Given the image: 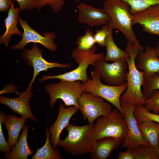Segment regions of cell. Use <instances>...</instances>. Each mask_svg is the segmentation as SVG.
Listing matches in <instances>:
<instances>
[{"mask_svg": "<svg viewBox=\"0 0 159 159\" xmlns=\"http://www.w3.org/2000/svg\"><path fill=\"white\" fill-rule=\"evenodd\" d=\"M144 47L140 45H133L127 42L126 51L129 57L125 60L128 66L126 82L127 87L125 92L120 97V101L136 105H144L145 99L141 90L144 79L143 71H140L135 65V58L139 51L143 50Z\"/></svg>", "mask_w": 159, "mask_h": 159, "instance_id": "cell-1", "label": "cell"}, {"mask_svg": "<svg viewBox=\"0 0 159 159\" xmlns=\"http://www.w3.org/2000/svg\"><path fill=\"white\" fill-rule=\"evenodd\" d=\"M103 8L108 13L110 20L106 25L109 27L120 31L127 42L140 45L132 28L133 16L130 12V6L121 0H105Z\"/></svg>", "mask_w": 159, "mask_h": 159, "instance_id": "cell-2", "label": "cell"}, {"mask_svg": "<svg viewBox=\"0 0 159 159\" xmlns=\"http://www.w3.org/2000/svg\"><path fill=\"white\" fill-rule=\"evenodd\" d=\"M95 123L77 126L69 123L65 128L68 134L57 145L66 151L75 156L90 153L93 149L96 140L94 137Z\"/></svg>", "mask_w": 159, "mask_h": 159, "instance_id": "cell-3", "label": "cell"}, {"mask_svg": "<svg viewBox=\"0 0 159 159\" xmlns=\"http://www.w3.org/2000/svg\"><path fill=\"white\" fill-rule=\"evenodd\" d=\"M97 47L95 45L88 51H83L78 47L72 52L71 56L74 61L78 64V67L75 69L63 74L54 76L44 74L42 78L38 79L40 82L52 79H56L66 81L80 80L83 83H86L90 79L88 77L87 69L91 65L93 66L97 60L104 57L105 53H95Z\"/></svg>", "mask_w": 159, "mask_h": 159, "instance_id": "cell-4", "label": "cell"}, {"mask_svg": "<svg viewBox=\"0 0 159 159\" xmlns=\"http://www.w3.org/2000/svg\"><path fill=\"white\" fill-rule=\"evenodd\" d=\"M127 133L125 118L117 108L107 115L99 117L95 123L94 137L96 140L104 138L112 137L123 141Z\"/></svg>", "mask_w": 159, "mask_h": 159, "instance_id": "cell-5", "label": "cell"}, {"mask_svg": "<svg viewBox=\"0 0 159 159\" xmlns=\"http://www.w3.org/2000/svg\"><path fill=\"white\" fill-rule=\"evenodd\" d=\"M91 79L82 84L83 92H89L100 97L117 109L124 117L125 114L120 102V97L126 90L127 83L118 86H112L102 84L100 76L95 69L91 72Z\"/></svg>", "mask_w": 159, "mask_h": 159, "instance_id": "cell-6", "label": "cell"}, {"mask_svg": "<svg viewBox=\"0 0 159 159\" xmlns=\"http://www.w3.org/2000/svg\"><path fill=\"white\" fill-rule=\"evenodd\" d=\"M81 81L61 80L57 83L48 84L45 86L50 97L49 103L52 108L57 100L61 99L65 107L75 106L79 109L78 100L83 92Z\"/></svg>", "mask_w": 159, "mask_h": 159, "instance_id": "cell-7", "label": "cell"}, {"mask_svg": "<svg viewBox=\"0 0 159 159\" xmlns=\"http://www.w3.org/2000/svg\"><path fill=\"white\" fill-rule=\"evenodd\" d=\"M103 57L94 63V69L107 85L118 86L126 82L127 64L124 59H120L109 63Z\"/></svg>", "mask_w": 159, "mask_h": 159, "instance_id": "cell-8", "label": "cell"}, {"mask_svg": "<svg viewBox=\"0 0 159 159\" xmlns=\"http://www.w3.org/2000/svg\"><path fill=\"white\" fill-rule=\"evenodd\" d=\"M79 110L82 117L92 124L99 117L106 116L112 110V105L104 99L89 92H84L78 100Z\"/></svg>", "mask_w": 159, "mask_h": 159, "instance_id": "cell-9", "label": "cell"}, {"mask_svg": "<svg viewBox=\"0 0 159 159\" xmlns=\"http://www.w3.org/2000/svg\"><path fill=\"white\" fill-rule=\"evenodd\" d=\"M19 22L24 30L22 38L19 42L11 47L14 49H22L29 43H39L52 52H55L58 47L54 42L56 38L55 33L53 32H44L42 36L34 30L21 17L18 16Z\"/></svg>", "mask_w": 159, "mask_h": 159, "instance_id": "cell-10", "label": "cell"}, {"mask_svg": "<svg viewBox=\"0 0 159 159\" xmlns=\"http://www.w3.org/2000/svg\"><path fill=\"white\" fill-rule=\"evenodd\" d=\"M23 49L22 57L24 61L34 69L33 77L29 85H32L36 77L41 72L47 71L54 67L69 68L71 66V63L65 64L47 61L42 57V50L39 47L37 43H34L30 49L24 48Z\"/></svg>", "mask_w": 159, "mask_h": 159, "instance_id": "cell-11", "label": "cell"}, {"mask_svg": "<svg viewBox=\"0 0 159 159\" xmlns=\"http://www.w3.org/2000/svg\"><path fill=\"white\" fill-rule=\"evenodd\" d=\"M120 102L124 112V117L127 127V134L122 142V147L132 149L140 145L150 144L145 140L139 129L134 114L136 105L122 101Z\"/></svg>", "mask_w": 159, "mask_h": 159, "instance_id": "cell-12", "label": "cell"}, {"mask_svg": "<svg viewBox=\"0 0 159 159\" xmlns=\"http://www.w3.org/2000/svg\"><path fill=\"white\" fill-rule=\"evenodd\" d=\"M78 21L90 27L106 25L110 20L108 13L103 8L100 9L82 3L77 6Z\"/></svg>", "mask_w": 159, "mask_h": 159, "instance_id": "cell-13", "label": "cell"}, {"mask_svg": "<svg viewBox=\"0 0 159 159\" xmlns=\"http://www.w3.org/2000/svg\"><path fill=\"white\" fill-rule=\"evenodd\" d=\"M32 87V85H29L26 90L21 92L16 98L1 96L0 103L7 106L14 112L37 122V120L32 114L29 104L30 100L33 97Z\"/></svg>", "mask_w": 159, "mask_h": 159, "instance_id": "cell-14", "label": "cell"}, {"mask_svg": "<svg viewBox=\"0 0 159 159\" xmlns=\"http://www.w3.org/2000/svg\"><path fill=\"white\" fill-rule=\"evenodd\" d=\"M133 16L132 26L139 24L144 32L159 36V4L151 5Z\"/></svg>", "mask_w": 159, "mask_h": 159, "instance_id": "cell-15", "label": "cell"}, {"mask_svg": "<svg viewBox=\"0 0 159 159\" xmlns=\"http://www.w3.org/2000/svg\"><path fill=\"white\" fill-rule=\"evenodd\" d=\"M79 110L76 106H72L66 108L62 103H60L57 119L49 130L51 134L50 139V142L52 144L54 149H56L61 140L60 135L62 131L68 124L71 117Z\"/></svg>", "mask_w": 159, "mask_h": 159, "instance_id": "cell-16", "label": "cell"}, {"mask_svg": "<svg viewBox=\"0 0 159 159\" xmlns=\"http://www.w3.org/2000/svg\"><path fill=\"white\" fill-rule=\"evenodd\" d=\"M135 61L136 68L144 72V77L155 73L159 74V58L154 48L148 46L144 50H140Z\"/></svg>", "mask_w": 159, "mask_h": 159, "instance_id": "cell-17", "label": "cell"}, {"mask_svg": "<svg viewBox=\"0 0 159 159\" xmlns=\"http://www.w3.org/2000/svg\"><path fill=\"white\" fill-rule=\"evenodd\" d=\"M19 7L15 8L14 0L10 4V8L8 10L7 16L4 19L6 28L4 34L0 37V44H3L6 47L9 46L10 42V37L14 34L22 36V33L18 29L17 25L18 24V18L20 13Z\"/></svg>", "mask_w": 159, "mask_h": 159, "instance_id": "cell-18", "label": "cell"}, {"mask_svg": "<svg viewBox=\"0 0 159 159\" xmlns=\"http://www.w3.org/2000/svg\"><path fill=\"white\" fill-rule=\"evenodd\" d=\"M122 141L112 137H106L96 140L94 147L90 153L91 159H106L112 151L117 148Z\"/></svg>", "mask_w": 159, "mask_h": 159, "instance_id": "cell-19", "label": "cell"}, {"mask_svg": "<svg viewBox=\"0 0 159 159\" xmlns=\"http://www.w3.org/2000/svg\"><path fill=\"white\" fill-rule=\"evenodd\" d=\"M27 118L17 117L14 115H5L3 123L8 134V143L11 149L17 141L19 132L26 122Z\"/></svg>", "mask_w": 159, "mask_h": 159, "instance_id": "cell-20", "label": "cell"}, {"mask_svg": "<svg viewBox=\"0 0 159 159\" xmlns=\"http://www.w3.org/2000/svg\"><path fill=\"white\" fill-rule=\"evenodd\" d=\"M29 126L26 125L23 127V131L18 140L11 149L9 153L4 154L7 159H27L29 155L33 153V151L29 148L27 142V136Z\"/></svg>", "mask_w": 159, "mask_h": 159, "instance_id": "cell-21", "label": "cell"}, {"mask_svg": "<svg viewBox=\"0 0 159 159\" xmlns=\"http://www.w3.org/2000/svg\"><path fill=\"white\" fill-rule=\"evenodd\" d=\"M145 140L157 150L159 142V123L150 120L138 122Z\"/></svg>", "mask_w": 159, "mask_h": 159, "instance_id": "cell-22", "label": "cell"}, {"mask_svg": "<svg viewBox=\"0 0 159 159\" xmlns=\"http://www.w3.org/2000/svg\"><path fill=\"white\" fill-rule=\"evenodd\" d=\"M112 31V29L111 30L105 40L106 52L104 58L106 62H115L129 57L127 52L119 47L115 43L113 38Z\"/></svg>", "mask_w": 159, "mask_h": 159, "instance_id": "cell-23", "label": "cell"}, {"mask_svg": "<svg viewBox=\"0 0 159 159\" xmlns=\"http://www.w3.org/2000/svg\"><path fill=\"white\" fill-rule=\"evenodd\" d=\"M45 132L46 134V142L42 147L37 149L35 154L32 157V159H61L62 157L59 150L54 149L51 145L49 135L50 133L47 128Z\"/></svg>", "mask_w": 159, "mask_h": 159, "instance_id": "cell-24", "label": "cell"}, {"mask_svg": "<svg viewBox=\"0 0 159 159\" xmlns=\"http://www.w3.org/2000/svg\"><path fill=\"white\" fill-rule=\"evenodd\" d=\"M131 150L135 159H159L156 150L150 144L140 145Z\"/></svg>", "mask_w": 159, "mask_h": 159, "instance_id": "cell-25", "label": "cell"}, {"mask_svg": "<svg viewBox=\"0 0 159 159\" xmlns=\"http://www.w3.org/2000/svg\"><path fill=\"white\" fill-rule=\"evenodd\" d=\"M143 87L142 93L146 99L154 90H159V74L155 73L145 77Z\"/></svg>", "mask_w": 159, "mask_h": 159, "instance_id": "cell-26", "label": "cell"}, {"mask_svg": "<svg viewBox=\"0 0 159 159\" xmlns=\"http://www.w3.org/2000/svg\"><path fill=\"white\" fill-rule=\"evenodd\" d=\"M96 43L93 32L88 28L83 35L78 37L75 42L80 49L83 51H88L92 48Z\"/></svg>", "mask_w": 159, "mask_h": 159, "instance_id": "cell-27", "label": "cell"}, {"mask_svg": "<svg viewBox=\"0 0 159 159\" xmlns=\"http://www.w3.org/2000/svg\"><path fill=\"white\" fill-rule=\"evenodd\" d=\"M134 114L138 122L145 120H150L159 123V113L156 114L151 112L143 105H136Z\"/></svg>", "mask_w": 159, "mask_h": 159, "instance_id": "cell-28", "label": "cell"}, {"mask_svg": "<svg viewBox=\"0 0 159 159\" xmlns=\"http://www.w3.org/2000/svg\"><path fill=\"white\" fill-rule=\"evenodd\" d=\"M128 3L130 12L133 14L142 11L150 6L159 4V0H121Z\"/></svg>", "mask_w": 159, "mask_h": 159, "instance_id": "cell-29", "label": "cell"}, {"mask_svg": "<svg viewBox=\"0 0 159 159\" xmlns=\"http://www.w3.org/2000/svg\"><path fill=\"white\" fill-rule=\"evenodd\" d=\"M64 3V0H36L34 8H36L37 11H39L49 4L53 12L57 14L62 9Z\"/></svg>", "mask_w": 159, "mask_h": 159, "instance_id": "cell-30", "label": "cell"}, {"mask_svg": "<svg viewBox=\"0 0 159 159\" xmlns=\"http://www.w3.org/2000/svg\"><path fill=\"white\" fill-rule=\"evenodd\" d=\"M144 107L153 113H159V90H154L150 97L145 100Z\"/></svg>", "mask_w": 159, "mask_h": 159, "instance_id": "cell-31", "label": "cell"}, {"mask_svg": "<svg viewBox=\"0 0 159 159\" xmlns=\"http://www.w3.org/2000/svg\"><path fill=\"white\" fill-rule=\"evenodd\" d=\"M112 29L106 25H104L101 29H97L94 34L96 43L102 47H105L106 38Z\"/></svg>", "mask_w": 159, "mask_h": 159, "instance_id": "cell-32", "label": "cell"}, {"mask_svg": "<svg viewBox=\"0 0 159 159\" xmlns=\"http://www.w3.org/2000/svg\"><path fill=\"white\" fill-rule=\"evenodd\" d=\"M5 114L4 112L0 113V151L4 153H9L11 151L10 148L4 138L2 129V124L3 123Z\"/></svg>", "mask_w": 159, "mask_h": 159, "instance_id": "cell-33", "label": "cell"}, {"mask_svg": "<svg viewBox=\"0 0 159 159\" xmlns=\"http://www.w3.org/2000/svg\"><path fill=\"white\" fill-rule=\"evenodd\" d=\"M18 3L21 11L31 10L34 8L36 0H14Z\"/></svg>", "mask_w": 159, "mask_h": 159, "instance_id": "cell-34", "label": "cell"}, {"mask_svg": "<svg viewBox=\"0 0 159 159\" xmlns=\"http://www.w3.org/2000/svg\"><path fill=\"white\" fill-rule=\"evenodd\" d=\"M118 159H135L132 152L131 149L127 148L124 152L119 153L117 157Z\"/></svg>", "mask_w": 159, "mask_h": 159, "instance_id": "cell-35", "label": "cell"}, {"mask_svg": "<svg viewBox=\"0 0 159 159\" xmlns=\"http://www.w3.org/2000/svg\"><path fill=\"white\" fill-rule=\"evenodd\" d=\"M13 0H0V12L8 11Z\"/></svg>", "mask_w": 159, "mask_h": 159, "instance_id": "cell-36", "label": "cell"}, {"mask_svg": "<svg viewBox=\"0 0 159 159\" xmlns=\"http://www.w3.org/2000/svg\"><path fill=\"white\" fill-rule=\"evenodd\" d=\"M17 88V87L14 86L12 84L5 85L4 88L1 91H0V94L16 92L15 91Z\"/></svg>", "mask_w": 159, "mask_h": 159, "instance_id": "cell-37", "label": "cell"}, {"mask_svg": "<svg viewBox=\"0 0 159 159\" xmlns=\"http://www.w3.org/2000/svg\"><path fill=\"white\" fill-rule=\"evenodd\" d=\"M154 48L156 55L159 58V40L156 43Z\"/></svg>", "mask_w": 159, "mask_h": 159, "instance_id": "cell-38", "label": "cell"}, {"mask_svg": "<svg viewBox=\"0 0 159 159\" xmlns=\"http://www.w3.org/2000/svg\"><path fill=\"white\" fill-rule=\"evenodd\" d=\"M74 1L79 3L82 0H73Z\"/></svg>", "mask_w": 159, "mask_h": 159, "instance_id": "cell-39", "label": "cell"}, {"mask_svg": "<svg viewBox=\"0 0 159 159\" xmlns=\"http://www.w3.org/2000/svg\"><path fill=\"white\" fill-rule=\"evenodd\" d=\"M157 153L158 154V155H159V142L158 149L157 150Z\"/></svg>", "mask_w": 159, "mask_h": 159, "instance_id": "cell-40", "label": "cell"}, {"mask_svg": "<svg viewBox=\"0 0 159 159\" xmlns=\"http://www.w3.org/2000/svg\"></svg>", "mask_w": 159, "mask_h": 159, "instance_id": "cell-41", "label": "cell"}]
</instances>
